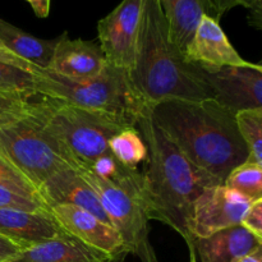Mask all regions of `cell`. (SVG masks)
I'll use <instances>...</instances> for the list:
<instances>
[{"label": "cell", "instance_id": "83f0119b", "mask_svg": "<svg viewBox=\"0 0 262 262\" xmlns=\"http://www.w3.org/2000/svg\"><path fill=\"white\" fill-rule=\"evenodd\" d=\"M241 225L253 235L262 239V200L251 202L241 220Z\"/></svg>", "mask_w": 262, "mask_h": 262}, {"label": "cell", "instance_id": "3957f363", "mask_svg": "<svg viewBox=\"0 0 262 262\" xmlns=\"http://www.w3.org/2000/svg\"><path fill=\"white\" fill-rule=\"evenodd\" d=\"M138 101L154 106L165 100L212 99L200 67L169 38L160 0H143L135 60L128 72Z\"/></svg>", "mask_w": 262, "mask_h": 262}, {"label": "cell", "instance_id": "484cf974", "mask_svg": "<svg viewBox=\"0 0 262 262\" xmlns=\"http://www.w3.org/2000/svg\"><path fill=\"white\" fill-rule=\"evenodd\" d=\"M0 209H14L25 210V211H49V207L45 204L27 196L17 193L7 187L0 186Z\"/></svg>", "mask_w": 262, "mask_h": 262}, {"label": "cell", "instance_id": "9a60e30c", "mask_svg": "<svg viewBox=\"0 0 262 262\" xmlns=\"http://www.w3.org/2000/svg\"><path fill=\"white\" fill-rule=\"evenodd\" d=\"M0 234L26 250L64 235L66 232L46 210L0 209Z\"/></svg>", "mask_w": 262, "mask_h": 262}, {"label": "cell", "instance_id": "d6a6232c", "mask_svg": "<svg viewBox=\"0 0 262 262\" xmlns=\"http://www.w3.org/2000/svg\"><path fill=\"white\" fill-rule=\"evenodd\" d=\"M187 246H188V250H189V262H197V256H196V253H194L192 242L188 243Z\"/></svg>", "mask_w": 262, "mask_h": 262}, {"label": "cell", "instance_id": "1f68e13d", "mask_svg": "<svg viewBox=\"0 0 262 262\" xmlns=\"http://www.w3.org/2000/svg\"><path fill=\"white\" fill-rule=\"evenodd\" d=\"M234 262H262V247L256 250L255 252L250 253V255L238 258Z\"/></svg>", "mask_w": 262, "mask_h": 262}, {"label": "cell", "instance_id": "52a82bcc", "mask_svg": "<svg viewBox=\"0 0 262 262\" xmlns=\"http://www.w3.org/2000/svg\"><path fill=\"white\" fill-rule=\"evenodd\" d=\"M77 171L97 193L113 228L122 237L127 252L140 257L142 262H158L150 242L148 217L142 205L92 171L84 169Z\"/></svg>", "mask_w": 262, "mask_h": 262}, {"label": "cell", "instance_id": "277c9868", "mask_svg": "<svg viewBox=\"0 0 262 262\" xmlns=\"http://www.w3.org/2000/svg\"><path fill=\"white\" fill-rule=\"evenodd\" d=\"M33 113L61 158L76 170L90 169L100 158L109 155L110 138L128 127L45 96L33 101Z\"/></svg>", "mask_w": 262, "mask_h": 262}, {"label": "cell", "instance_id": "8fae6325", "mask_svg": "<svg viewBox=\"0 0 262 262\" xmlns=\"http://www.w3.org/2000/svg\"><path fill=\"white\" fill-rule=\"evenodd\" d=\"M49 212L67 234L83 245L112 256L128 253L119 233L86 210L72 205H54L49 207Z\"/></svg>", "mask_w": 262, "mask_h": 262}, {"label": "cell", "instance_id": "2e32d148", "mask_svg": "<svg viewBox=\"0 0 262 262\" xmlns=\"http://www.w3.org/2000/svg\"><path fill=\"white\" fill-rule=\"evenodd\" d=\"M200 262H234L262 247V239L242 225L219 230L209 237L192 238Z\"/></svg>", "mask_w": 262, "mask_h": 262}, {"label": "cell", "instance_id": "f546056e", "mask_svg": "<svg viewBox=\"0 0 262 262\" xmlns=\"http://www.w3.org/2000/svg\"><path fill=\"white\" fill-rule=\"evenodd\" d=\"M22 251L23 248L17 243L0 234V262H13Z\"/></svg>", "mask_w": 262, "mask_h": 262}, {"label": "cell", "instance_id": "4dcf8cb0", "mask_svg": "<svg viewBox=\"0 0 262 262\" xmlns=\"http://www.w3.org/2000/svg\"><path fill=\"white\" fill-rule=\"evenodd\" d=\"M26 2L31 5L33 13H35L38 18L49 17L51 0H26Z\"/></svg>", "mask_w": 262, "mask_h": 262}, {"label": "cell", "instance_id": "603a6c76", "mask_svg": "<svg viewBox=\"0 0 262 262\" xmlns=\"http://www.w3.org/2000/svg\"><path fill=\"white\" fill-rule=\"evenodd\" d=\"M224 186L252 202L262 200V165L245 161L228 174Z\"/></svg>", "mask_w": 262, "mask_h": 262}, {"label": "cell", "instance_id": "cb8c5ba5", "mask_svg": "<svg viewBox=\"0 0 262 262\" xmlns=\"http://www.w3.org/2000/svg\"><path fill=\"white\" fill-rule=\"evenodd\" d=\"M0 186L7 187V188L17 192V193L42 202L40 194H38V189L31 183L27 177L23 176L2 154H0Z\"/></svg>", "mask_w": 262, "mask_h": 262}, {"label": "cell", "instance_id": "ffe728a7", "mask_svg": "<svg viewBox=\"0 0 262 262\" xmlns=\"http://www.w3.org/2000/svg\"><path fill=\"white\" fill-rule=\"evenodd\" d=\"M109 151L119 163L130 169H137L147 156L145 141L136 127H127L109 140Z\"/></svg>", "mask_w": 262, "mask_h": 262}, {"label": "cell", "instance_id": "6da1fadb", "mask_svg": "<svg viewBox=\"0 0 262 262\" xmlns=\"http://www.w3.org/2000/svg\"><path fill=\"white\" fill-rule=\"evenodd\" d=\"M156 124L184 158L217 184L248 160L234 114L214 99L165 100L148 107Z\"/></svg>", "mask_w": 262, "mask_h": 262}, {"label": "cell", "instance_id": "30bf717a", "mask_svg": "<svg viewBox=\"0 0 262 262\" xmlns=\"http://www.w3.org/2000/svg\"><path fill=\"white\" fill-rule=\"evenodd\" d=\"M250 200L224 184L205 187L192 206L189 232L192 238H204L241 224Z\"/></svg>", "mask_w": 262, "mask_h": 262}, {"label": "cell", "instance_id": "f1b7e54d", "mask_svg": "<svg viewBox=\"0 0 262 262\" xmlns=\"http://www.w3.org/2000/svg\"><path fill=\"white\" fill-rule=\"evenodd\" d=\"M0 61L5 64H9V66L17 67V68L23 69V71L31 72V73H37V72L41 69L38 68V67L33 66V64L30 63V61L22 59L20 56L13 54L12 51L8 50V49L5 48V46H3L2 43H0Z\"/></svg>", "mask_w": 262, "mask_h": 262}, {"label": "cell", "instance_id": "ac0fdd59", "mask_svg": "<svg viewBox=\"0 0 262 262\" xmlns=\"http://www.w3.org/2000/svg\"><path fill=\"white\" fill-rule=\"evenodd\" d=\"M171 42L186 51L202 15H209L206 0H160Z\"/></svg>", "mask_w": 262, "mask_h": 262}, {"label": "cell", "instance_id": "9c48e42d", "mask_svg": "<svg viewBox=\"0 0 262 262\" xmlns=\"http://www.w3.org/2000/svg\"><path fill=\"white\" fill-rule=\"evenodd\" d=\"M142 8L143 0H122L97 22L100 48L110 66L132 69Z\"/></svg>", "mask_w": 262, "mask_h": 262}, {"label": "cell", "instance_id": "5bb4252c", "mask_svg": "<svg viewBox=\"0 0 262 262\" xmlns=\"http://www.w3.org/2000/svg\"><path fill=\"white\" fill-rule=\"evenodd\" d=\"M38 194L48 207L72 205L89 211L105 224L113 227L99 196L76 169L67 166L56 171L38 188Z\"/></svg>", "mask_w": 262, "mask_h": 262}, {"label": "cell", "instance_id": "e0dca14e", "mask_svg": "<svg viewBox=\"0 0 262 262\" xmlns=\"http://www.w3.org/2000/svg\"><path fill=\"white\" fill-rule=\"evenodd\" d=\"M125 255L112 256L83 245L69 234L26 248L13 262H123Z\"/></svg>", "mask_w": 262, "mask_h": 262}, {"label": "cell", "instance_id": "7c38bea8", "mask_svg": "<svg viewBox=\"0 0 262 262\" xmlns=\"http://www.w3.org/2000/svg\"><path fill=\"white\" fill-rule=\"evenodd\" d=\"M107 64L101 48L92 41L69 38L64 32L55 41L46 71L72 81L92 78Z\"/></svg>", "mask_w": 262, "mask_h": 262}, {"label": "cell", "instance_id": "7a4b0ae2", "mask_svg": "<svg viewBox=\"0 0 262 262\" xmlns=\"http://www.w3.org/2000/svg\"><path fill=\"white\" fill-rule=\"evenodd\" d=\"M135 127L147 148L141 173L143 210L148 220L173 228L188 245L192 242L189 223L193 202L205 187L217 183L184 158L156 124L148 106H141Z\"/></svg>", "mask_w": 262, "mask_h": 262}, {"label": "cell", "instance_id": "44dd1931", "mask_svg": "<svg viewBox=\"0 0 262 262\" xmlns=\"http://www.w3.org/2000/svg\"><path fill=\"white\" fill-rule=\"evenodd\" d=\"M0 94L33 101L35 97H40L36 92V73L0 61Z\"/></svg>", "mask_w": 262, "mask_h": 262}, {"label": "cell", "instance_id": "5b68a950", "mask_svg": "<svg viewBox=\"0 0 262 262\" xmlns=\"http://www.w3.org/2000/svg\"><path fill=\"white\" fill-rule=\"evenodd\" d=\"M36 92L38 96L59 100L128 127L136 124L142 106L130 86L128 72L109 63L100 74L81 81H72L40 69L36 73Z\"/></svg>", "mask_w": 262, "mask_h": 262}, {"label": "cell", "instance_id": "4316f807", "mask_svg": "<svg viewBox=\"0 0 262 262\" xmlns=\"http://www.w3.org/2000/svg\"><path fill=\"white\" fill-rule=\"evenodd\" d=\"M31 105L32 101H23L17 97L0 94V124L25 115Z\"/></svg>", "mask_w": 262, "mask_h": 262}, {"label": "cell", "instance_id": "d4e9b609", "mask_svg": "<svg viewBox=\"0 0 262 262\" xmlns=\"http://www.w3.org/2000/svg\"><path fill=\"white\" fill-rule=\"evenodd\" d=\"M209 5V15L219 20L225 13L233 8L243 7L250 12L251 25L261 30L262 25V0H206Z\"/></svg>", "mask_w": 262, "mask_h": 262}, {"label": "cell", "instance_id": "ba28073f", "mask_svg": "<svg viewBox=\"0 0 262 262\" xmlns=\"http://www.w3.org/2000/svg\"><path fill=\"white\" fill-rule=\"evenodd\" d=\"M199 66V64H197ZM200 67L202 79L209 87L211 97L235 114L242 110L262 109V67Z\"/></svg>", "mask_w": 262, "mask_h": 262}, {"label": "cell", "instance_id": "8992f818", "mask_svg": "<svg viewBox=\"0 0 262 262\" xmlns=\"http://www.w3.org/2000/svg\"><path fill=\"white\" fill-rule=\"evenodd\" d=\"M0 154L40 188L53 174L69 166L33 113L0 124Z\"/></svg>", "mask_w": 262, "mask_h": 262}, {"label": "cell", "instance_id": "d6986e66", "mask_svg": "<svg viewBox=\"0 0 262 262\" xmlns=\"http://www.w3.org/2000/svg\"><path fill=\"white\" fill-rule=\"evenodd\" d=\"M55 41L35 37L0 18V43L38 68H48Z\"/></svg>", "mask_w": 262, "mask_h": 262}, {"label": "cell", "instance_id": "4fadbf2b", "mask_svg": "<svg viewBox=\"0 0 262 262\" xmlns=\"http://www.w3.org/2000/svg\"><path fill=\"white\" fill-rule=\"evenodd\" d=\"M184 55L191 63L199 64L204 68L245 67L252 64L238 54L228 40L219 20L207 14L202 15Z\"/></svg>", "mask_w": 262, "mask_h": 262}, {"label": "cell", "instance_id": "7402d4cb", "mask_svg": "<svg viewBox=\"0 0 262 262\" xmlns=\"http://www.w3.org/2000/svg\"><path fill=\"white\" fill-rule=\"evenodd\" d=\"M234 119L248 148L247 161L262 165V109L242 110L235 113Z\"/></svg>", "mask_w": 262, "mask_h": 262}]
</instances>
